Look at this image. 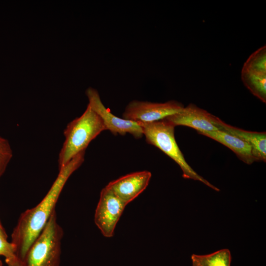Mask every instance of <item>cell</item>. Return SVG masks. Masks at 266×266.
Returning <instances> with one entry per match:
<instances>
[{"instance_id": "cell-1", "label": "cell", "mask_w": 266, "mask_h": 266, "mask_svg": "<svg viewBox=\"0 0 266 266\" xmlns=\"http://www.w3.org/2000/svg\"><path fill=\"white\" fill-rule=\"evenodd\" d=\"M85 154V151L80 153L59 169L56 179L42 200L20 216L12 232L11 242L15 246L16 256L20 260L24 259L30 246L55 210L56 204L65 184L84 162Z\"/></svg>"}, {"instance_id": "cell-2", "label": "cell", "mask_w": 266, "mask_h": 266, "mask_svg": "<svg viewBox=\"0 0 266 266\" xmlns=\"http://www.w3.org/2000/svg\"><path fill=\"white\" fill-rule=\"evenodd\" d=\"M104 130L102 120L88 105L82 115L69 123L64 130L65 139L59 155V169L85 151L89 143Z\"/></svg>"}, {"instance_id": "cell-3", "label": "cell", "mask_w": 266, "mask_h": 266, "mask_svg": "<svg viewBox=\"0 0 266 266\" xmlns=\"http://www.w3.org/2000/svg\"><path fill=\"white\" fill-rule=\"evenodd\" d=\"M146 142L155 146L174 161L181 169L183 178L199 181L216 191L220 190L196 172L187 163L175 139V126L165 119L138 122Z\"/></svg>"}, {"instance_id": "cell-4", "label": "cell", "mask_w": 266, "mask_h": 266, "mask_svg": "<svg viewBox=\"0 0 266 266\" xmlns=\"http://www.w3.org/2000/svg\"><path fill=\"white\" fill-rule=\"evenodd\" d=\"M63 235L55 210L22 261L23 266H60Z\"/></svg>"}, {"instance_id": "cell-5", "label": "cell", "mask_w": 266, "mask_h": 266, "mask_svg": "<svg viewBox=\"0 0 266 266\" xmlns=\"http://www.w3.org/2000/svg\"><path fill=\"white\" fill-rule=\"evenodd\" d=\"M184 107L182 103L174 100L163 103L133 100L126 106L123 118L136 122H153L178 113Z\"/></svg>"}, {"instance_id": "cell-6", "label": "cell", "mask_w": 266, "mask_h": 266, "mask_svg": "<svg viewBox=\"0 0 266 266\" xmlns=\"http://www.w3.org/2000/svg\"><path fill=\"white\" fill-rule=\"evenodd\" d=\"M127 205L106 186L102 189L94 221L104 236H113L116 226Z\"/></svg>"}, {"instance_id": "cell-7", "label": "cell", "mask_w": 266, "mask_h": 266, "mask_svg": "<svg viewBox=\"0 0 266 266\" xmlns=\"http://www.w3.org/2000/svg\"><path fill=\"white\" fill-rule=\"evenodd\" d=\"M86 95L89 100L88 105L101 118L106 130L110 131L114 135L130 133L137 139L143 136L142 128L138 122L121 118L112 114L102 102L96 89L88 88Z\"/></svg>"}, {"instance_id": "cell-8", "label": "cell", "mask_w": 266, "mask_h": 266, "mask_svg": "<svg viewBox=\"0 0 266 266\" xmlns=\"http://www.w3.org/2000/svg\"><path fill=\"white\" fill-rule=\"evenodd\" d=\"M244 85L255 97L266 102V47L253 52L244 63L241 72Z\"/></svg>"}, {"instance_id": "cell-9", "label": "cell", "mask_w": 266, "mask_h": 266, "mask_svg": "<svg viewBox=\"0 0 266 266\" xmlns=\"http://www.w3.org/2000/svg\"><path fill=\"white\" fill-rule=\"evenodd\" d=\"M217 118L205 110L190 103L179 112L168 116L164 119L175 127L187 126L199 133L218 130L215 126Z\"/></svg>"}, {"instance_id": "cell-10", "label": "cell", "mask_w": 266, "mask_h": 266, "mask_svg": "<svg viewBox=\"0 0 266 266\" xmlns=\"http://www.w3.org/2000/svg\"><path fill=\"white\" fill-rule=\"evenodd\" d=\"M151 175L147 170L133 172L111 181L106 187L128 204L146 188Z\"/></svg>"}, {"instance_id": "cell-11", "label": "cell", "mask_w": 266, "mask_h": 266, "mask_svg": "<svg viewBox=\"0 0 266 266\" xmlns=\"http://www.w3.org/2000/svg\"><path fill=\"white\" fill-rule=\"evenodd\" d=\"M215 126L218 130L234 135L244 141L252 148V153L257 161H266V133L243 130L227 124L218 117Z\"/></svg>"}, {"instance_id": "cell-12", "label": "cell", "mask_w": 266, "mask_h": 266, "mask_svg": "<svg viewBox=\"0 0 266 266\" xmlns=\"http://www.w3.org/2000/svg\"><path fill=\"white\" fill-rule=\"evenodd\" d=\"M198 133L214 139L228 147L240 160L246 164L251 165L257 161L253 155L251 146L234 135L220 130Z\"/></svg>"}, {"instance_id": "cell-13", "label": "cell", "mask_w": 266, "mask_h": 266, "mask_svg": "<svg viewBox=\"0 0 266 266\" xmlns=\"http://www.w3.org/2000/svg\"><path fill=\"white\" fill-rule=\"evenodd\" d=\"M191 260L200 266H231V254L229 249H223L209 254H193Z\"/></svg>"}, {"instance_id": "cell-14", "label": "cell", "mask_w": 266, "mask_h": 266, "mask_svg": "<svg viewBox=\"0 0 266 266\" xmlns=\"http://www.w3.org/2000/svg\"><path fill=\"white\" fill-rule=\"evenodd\" d=\"M13 156L12 150L8 141L0 136V178Z\"/></svg>"}, {"instance_id": "cell-15", "label": "cell", "mask_w": 266, "mask_h": 266, "mask_svg": "<svg viewBox=\"0 0 266 266\" xmlns=\"http://www.w3.org/2000/svg\"><path fill=\"white\" fill-rule=\"evenodd\" d=\"M0 256L5 258L7 264L18 258L16 254V248L14 244L7 240V237L0 234Z\"/></svg>"}, {"instance_id": "cell-16", "label": "cell", "mask_w": 266, "mask_h": 266, "mask_svg": "<svg viewBox=\"0 0 266 266\" xmlns=\"http://www.w3.org/2000/svg\"><path fill=\"white\" fill-rule=\"evenodd\" d=\"M8 266H23V263L19 258L7 264Z\"/></svg>"}, {"instance_id": "cell-17", "label": "cell", "mask_w": 266, "mask_h": 266, "mask_svg": "<svg viewBox=\"0 0 266 266\" xmlns=\"http://www.w3.org/2000/svg\"><path fill=\"white\" fill-rule=\"evenodd\" d=\"M0 234L3 235L5 237H7V234L4 231V229H3V227H2L0 223Z\"/></svg>"}, {"instance_id": "cell-18", "label": "cell", "mask_w": 266, "mask_h": 266, "mask_svg": "<svg viewBox=\"0 0 266 266\" xmlns=\"http://www.w3.org/2000/svg\"><path fill=\"white\" fill-rule=\"evenodd\" d=\"M192 266H200L197 262L194 260H192Z\"/></svg>"}, {"instance_id": "cell-19", "label": "cell", "mask_w": 266, "mask_h": 266, "mask_svg": "<svg viewBox=\"0 0 266 266\" xmlns=\"http://www.w3.org/2000/svg\"><path fill=\"white\" fill-rule=\"evenodd\" d=\"M2 266V263L1 260H0V266Z\"/></svg>"}]
</instances>
